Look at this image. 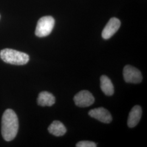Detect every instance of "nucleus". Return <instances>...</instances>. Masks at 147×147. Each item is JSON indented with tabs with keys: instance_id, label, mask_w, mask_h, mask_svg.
Wrapping results in <instances>:
<instances>
[{
	"instance_id": "f257e3e1",
	"label": "nucleus",
	"mask_w": 147,
	"mask_h": 147,
	"mask_svg": "<svg viewBox=\"0 0 147 147\" xmlns=\"http://www.w3.org/2000/svg\"><path fill=\"white\" fill-rule=\"evenodd\" d=\"M19 129V121L15 112L11 109L5 111L2 117L1 133L6 141H12L16 137Z\"/></svg>"
},
{
	"instance_id": "f03ea898",
	"label": "nucleus",
	"mask_w": 147,
	"mask_h": 147,
	"mask_svg": "<svg viewBox=\"0 0 147 147\" xmlns=\"http://www.w3.org/2000/svg\"><path fill=\"white\" fill-rule=\"evenodd\" d=\"M0 57L5 63L21 65L28 63L29 56L22 53L11 49H5L1 51Z\"/></svg>"
},
{
	"instance_id": "7ed1b4c3",
	"label": "nucleus",
	"mask_w": 147,
	"mask_h": 147,
	"mask_svg": "<svg viewBox=\"0 0 147 147\" xmlns=\"http://www.w3.org/2000/svg\"><path fill=\"white\" fill-rule=\"evenodd\" d=\"M55 20L51 16L41 18L37 23L35 34L37 37H44L49 36L53 31Z\"/></svg>"
},
{
	"instance_id": "20e7f679",
	"label": "nucleus",
	"mask_w": 147,
	"mask_h": 147,
	"mask_svg": "<svg viewBox=\"0 0 147 147\" xmlns=\"http://www.w3.org/2000/svg\"><path fill=\"white\" fill-rule=\"evenodd\" d=\"M123 77L127 83L139 84L142 81L141 71L131 65H126L123 70Z\"/></svg>"
},
{
	"instance_id": "39448f33",
	"label": "nucleus",
	"mask_w": 147,
	"mask_h": 147,
	"mask_svg": "<svg viewBox=\"0 0 147 147\" xmlns=\"http://www.w3.org/2000/svg\"><path fill=\"white\" fill-rule=\"evenodd\" d=\"M75 105L80 107H88L94 102V98L88 90H82L75 95L74 98Z\"/></svg>"
},
{
	"instance_id": "423d86ee",
	"label": "nucleus",
	"mask_w": 147,
	"mask_h": 147,
	"mask_svg": "<svg viewBox=\"0 0 147 147\" xmlns=\"http://www.w3.org/2000/svg\"><path fill=\"white\" fill-rule=\"evenodd\" d=\"M121 25V21L118 19L116 18H111L102 31V37L104 39H109L119 30Z\"/></svg>"
},
{
	"instance_id": "0eeeda50",
	"label": "nucleus",
	"mask_w": 147,
	"mask_h": 147,
	"mask_svg": "<svg viewBox=\"0 0 147 147\" xmlns=\"http://www.w3.org/2000/svg\"><path fill=\"white\" fill-rule=\"evenodd\" d=\"M88 115L91 117L104 123L108 124L112 121V117L110 112L104 107H99L91 110Z\"/></svg>"
},
{
	"instance_id": "6e6552de",
	"label": "nucleus",
	"mask_w": 147,
	"mask_h": 147,
	"mask_svg": "<svg viewBox=\"0 0 147 147\" xmlns=\"http://www.w3.org/2000/svg\"><path fill=\"white\" fill-rule=\"evenodd\" d=\"M142 113V109L138 105L135 106L132 109L127 119V125L129 127H134L136 126L141 119Z\"/></svg>"
},
{
	"instance_id": "1a4fd4ad",
	"label": "nucleus",
	"mask_w": 147,
	"mask_h": 147,
	"mask_svg": "<svg viewBox=\"0 0 147 147\" xmlns=\"http://www.w3.org/2000/svg\"><path fill=\"white\" fill-rule=\"evenodd\" d=\"M55 98L51 93L44 91L39 94L37 103L41 106H51L55 103Z\"/></svg>"
},
{
	"instance_id": "9d476101",
	"label": "nucleus",
	"mask_w": 147,
	"mask_h": 147,
	"mask_svg": "<svg viewBox=\"0 0 147 147\" xmlns=\"http://www.w3.org/2000/svg\"><path fill=\"white\" fill-rule=\"evenodd\" d=\"M48 131L55 136H62L66 133L67 129L62 123L55 121H53L49 126Z\"/></svg>"
},
{
	"instance_id": "9b49d317",
	"label": "nucleus",
	"mask_w": 147,
	"mask_h": 147,
	"mask_svg": "<svg viewBox=\"0 0 147 147\" xmlns=\"http://www.w3.org/2000/svg\"><path fill=\"white\" fill-rule=\"evenodd\" d=\"M100 87L104 94L111 96L114 93V87L110 79L107 76L102 75L100 78Z\"/></svg>"
},
{
	"instance_id": "f8f14e48",
	"label": "nucleus",
	"mask_w": 147,
	"mask_h": 147,
	"mask_svg": "<svg viewBox=\"0 0 147 147\" xmlns=\"http://www.w3.org/2000/svg\"><path fill=\"white\" fill-rule=\"evenodd\" d=\"M76 146L77 147H96L97 146L94 142L88 141H83L78 143Z\"/></svg>"
}]
</instances>
